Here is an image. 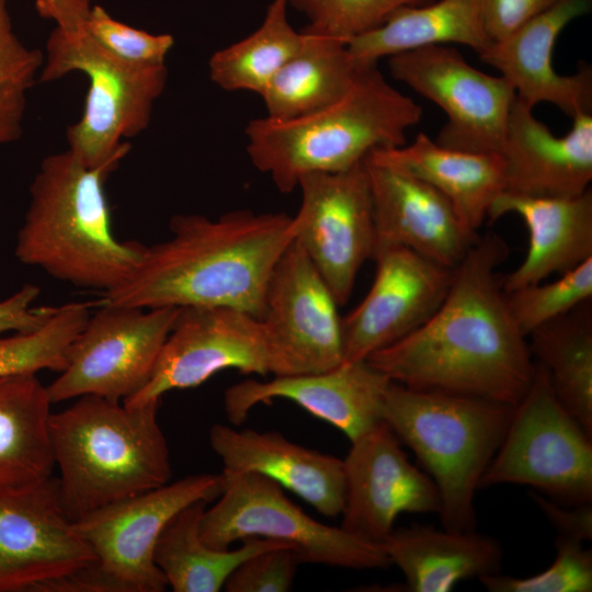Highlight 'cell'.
Listing matches in <instances>:
<instances>
[{
  "mask_svg": "<svg viewBox=\"0 0 592 592\" xmlns=\"http://www.w3.org/2000/svg\"><path fill=\"white\" fill-rule=\"evenodd\" d=\"M509 253L500 236L478 237L453 269L435 312L366 361L409 388L515 406L530 386L535 363L512 318L498 272Z\"/></svg>",
  "mask_w": 592,
  "mask_h": 592,
  "instance_id": "1",
  "label": "cell"
},
{
  "mask_svg": "<svg viewBox=\"0 0 592 592\" xmlns=\"http://www.w3.org/2000/svg\"><path fill=\"white\" fill-rule=\"evenodd\" d=\"M167 240L147 246L134 274L101 305L231 307L260 319L270 276L295 239L292 216L228 212L174 215Z\"/></svg>",
  "mask_w": 592,
  "mask_h": 592,
  "instance_id": "2",
  "label": "cell"
},
{
  "mask_svg": "<svg viewBox=\"0 0 592 592\" xmlns=\"http://www.w3.org/2000/svg\"><path fill=\"white\" fill-rule=\"evenodd\" d=\"M119 163L88 167L69 149L45 157L30 186L16 259L103 294L123 285L147 246L118 240L113 232L105 182Z\"/></svg>",
  "mask_w": 592,
  "mask_h": 592,
  "instance_id": "3",
  "label": "cell"
},
{
  "mask_svg": "<svg viewBox=\"0 0 592 592\" xmlns=\"http://www.w3.org/2000/svg\"><path fill=\"white\" fill-rule=\"evenodd\" d=\"M422 107L387 82L377 65L363 67L335 102L288 119H251L244 130L252 164L291 193L314 172H338L362 162L377 149L406 144Z\"/></svg>",
  "mask_w": 592,
  "mask_h": 592,
  "instance_id": "4",
  "label": "cell"
},
{
  "mask_svg": "<svg viewBox=\"0 0 592 592\" xmlns=\"http://www.w3.org/2000/svg\"><path fill=\"white\" fill-rule=\"evenodd\" d=\"M158 406L159 401L127 406L84 395L50 413L60 496L72 521L170 481V454Z\"/></svg>",
  "mask_w": 592,
  "mask_h": 592,
  "instance_id": "5",
  "label": "cell"
},
{
  "mask_svg": "<svg viewBox=\"0 0 592 592\" xmlns=\"http://www.w3.org/2000/svg\"><path fill=\"white\" fill-rule=\"evenodd\" d=\"M512 410L513 406L483 398L389 383L382 420L413 451L433 480L444 528L475 531L476 492Z\"/></svg>",
  "mask_w": 592,
  "mask_h": 592,
  "instance_id": "6",
  "label": "cell"
},
{
  "mask_svg": "<svg viewBox=\"0 0 592 592\" xmlns=\"http://www.w3.org/2000/svg\"><path fill=\"white\" fill-rule=\"evenodd\" d=\"M76 71L88 77L89 88L81 117L67 128L68 149L88 167L121 162L130 149L124 139L149 125L166 88L167 67L130 65L104 50L83 29L56 26L46 42L38 81Z\"/></svg>",
  "mask_w": 592,
  "mask_h": 592,
  "instance_id": "7",
  "label": "cell"
},
{
  "mask_svg": "<svg viewBox=\"0 0 592 592\" xmlns=\"http://www.w3.org/2000/svg\"><path fill=\"white\" fill-rule=\"evenodd\" d=\"M221 475L223 491L200 524L208 546L228 549L235 542L258 537L287 544L299 563L355 570L391 565L380 543L314 520L270 478L251 471Z\"/></svg>",
  "mask_w": 592,
  "mask_h": 592,
  "instance_id": "8",
  "label": "cell"
},
{
  "mask_svg": "<svg viewBox=\"0 0 592 592\" xmlns=\"http://www.w3.org/2000/svg\"><path fill=\"white\" fill-rule=\"evenodd\" d=\"M504 483L530 486L560 504L592 502V436L559 401L538 363L480 489Z\"/></svg>",
  "mask_w": 592,
  "mask_h": 592,
  "instance_id": "9",
  "label": "cell"
},
{
  "mask_svg": "<svg viewBox=\"0 0 592 592\" xmlns=\"http://www.w3.org/2000/svg\"><path fill=\"white\" fill-rule=\"evenodd\" d=\"M179 307L101 305L72 341L68 362L47 386L53 403L84 395L123 401L149 380Z\"/></svg>",
  "mask_w": 592,
  "mask_h": 592,
  "instance_id": "10",
  "label": "cell"
},
{
  "mask_svg": "<svg viewBox=\"0 0 592 592\" xmlns=\"http://www.w3.org/2000/svg\"><path fill=\"white\" fill-rule=\"evenodd\" d=\"M223 486L221 473L190 475L103 506L76 525L116 592H162L168 583L153 560L161 532L189 504L216 500Z\"/></svg>",
  "mask_w": 592,
  "mask_h": 592,
  "instance_id": "11",
  "label": "cell"
},
{
  "mask_svg": "<svg viewBox=\"0 0 592 592\" xmlns=\"http://www.w3.org/2000/svg\"><path fill=\"white\" fill-rule=\"evenodd\" d=\"M388 68L394 79L445 113L437 144L463 151L500 153L516 99L505 78L478 70L459 50L446 45L390 56Z\"/></svg>",
  "mask_w": 592,
  "mask_h": 592,
  "instance_id": "12",
  "label": "cell"
},
{
  "mask_svg": "<svg viewBox=\"0 0 592 592\" xmlns=\"http://www.w3.org/2000/svg\"><path fill=\"white\" fill-rule=\"evenodd\" d=\"M338 306L328 284L294 239L273 269L260 317L269 374L319 373L342 364Z\"/></svg>",
  "mask_w": 592,
  "mask_h": 592,
  "instance_id": "13",
  "label": "cell"
},
{
  "mask_svg": "<svg viewBox=\"0 0 592 592\" xmlns=\"http://www.w3.org/2000/svg\"><path fill=\"white\" fill-rule=\"evenodd\" d=\"M300 207L295 240L331 289L339 306L351 296L364 262L374 259L376 228L365 160L338 172H314L297 184Z\"/></svg>",
  "mask_w": 592,
  "mask_h": 592,
  "instance_id": "14",
  "label": "cell"
},
{
  "mask_svg": "<svg viewBox=\"0 0 592 592\" xmlns=\"http://www.w3.org/2000/svg\"><path fill=\"white\" fill-rule=\"evenodd\" d=\"M228 368L269 374L260 319L231 307H181L149 380L123 403L160 401L170 390L197 387Z\"/></svg>",
  "mask_w": 592,
  "mask_h": 592,
  "instance_id": "15",
  "label": "cell"
},
{
  "mask_svg": "<svg viewBox=\"0 0 592 592\" xmlns=\"http://www.w3.org/2000/svg\"><path fill=\"white\" fill-rule=\"evenodd\" d=\"M95 561L53 476L0 490V592H38Z\"/></svg>",
  "mask_w": 592,
  "mask_h": 592,
  "instance_id": "16",
  "label": "cell"
},
{
  "mask_svg": "<svg viewBox=\"0 0 592 592\" xmlns=\"http://www.w3.org/2000/svg\"><path fill=\"white\" fill-rule=\"evenodd\" d=\"M373 260L371 289L341 318L342 363L365 361L418 329L439 308L451 284L453 269L403 247L380 249Z\"/></svg>",
  "mask_w": 592,
  "mask_h": 592,
  "instance_id": "17",
  "label": "cell"
},
{
  "mask_svg": "<svg viewBox=\"0 0 592 592\" xmlns=\"http://www.w3.org/2000/svg\"><path fill=\"white\" fill-rule=\"evenodd\" d=\"M350 442L343 459L342 528L380 543L400 513L439 512L440 496L433 480L410 463L385 421Z\"/></svg>",
  "mask_w": 592,
  "mask_h": 592,
  "instance_id": "18",
  "label": "cell"
},
{
  "mask_svg": "<svg viewBox=\"0 0 592 592\" xmlns=\"http://www.w3.org/2000/svg\"><path fill=\"white\" fill-rule=\"evenodd\" d=\"M391 380L366 360L270 380L246 379L224 395L228 420L240 425L252 408L274 399L289 400L343 432L350 441L382 421L385 391Z\"/></svg>",
  "mask_w": 592,
  "mask_h": 592,
  "instance_id": "19",
  "label": "cell"
},
{
  "mask_svg": "<svg viewBox=\"0 0 592 592\" xmlns=\"http://www.w3.org/2000/svg\"><path fill=\"white\" fill-rule=\"evenodd\" d=\"M365 163L374 205L375 254L403 247L454 269L479 236L465 227L451 202L401 169L369 156Z\"/></svg>",
  "mask_w": 592,
  "mask_h": 592,
  "instance_id": "20",
  "label": "cell"
},
{
  "mask_svg": "<svg viewBox=\"0 0 592 592\" xmlns=\"http://www.w3.org/2000/svg\"><path fill=\"white\" fill-rule=\"evenodd\" d=\"M591 0H560L500 41L480 59L505 78L516 96L534 107L547 102L571 118L591 113L592 71L585 66L573 75H560L553 65L556 41L574 19L587 14Z\"/></svg>",
  "mask_w": 592,
  "mask_h": 592,
  "instance_id": "21",
  "label": "cell"
},
{
  "mask_svg": "<svg viewBox=\"0 0 592 592\" xmlns=\"http://www.w3.org/2000/svg\"><path fill=\"white\" fill-rule=\"evenodd\" d=\"M533 109L517 96L512 105L500 151L503 192L527 197L582 194L592 180L591 113L573 117L571 129L557 137Z\"/></svg>",
  "mask_w": 592,
  "mask_h": 592,
  "instance_id": "22",
  "label": "cell"
},
{
  "mask_svg": "<svg viewBox=\"0 0 592 592\" xmlns=\"http://www.w3.org/2000/svg\"><path fill=\"white\" fill-rule=\"evenodd\" d=\"M208 437L223 470L263 475L320 514L341 515L345 493L343 459L295 444L277 432L237 430L217 423Z\"/></svg>",
  "mask_w": 592,
  "mask_h": 592,
  "instance_id": "23",
  "label": "cell"
},
{
  "mask_svg": "<svg viewBox=\"0 0 592 592\" xmlns=\"http://www.w3.org/2000/svg\"><path fill=\"white\" fill-rule=\"evenodd\" d=\"M520 216L530 234L522 263L503 276L505 293L566 273L592 258V192L571 197H527L502 192L487 218Z\"/></svg>",
  "mask_w": 592,
  "mask_h": 592,
  "instance_id": "24",
  "label": "cell"
},
{
  "mask_svg": "<svg viewBox=\"0 0 592 592\" xmlns=\"http://www.w3.org/2000/svg\"><path fill=\"white\" fill-rule=\"evenodd\" d=\"M368 156L433 186L451 202L474 235H478L493 201L504 189L500 153L447 148L422 132L410 145L377 149Z\"/></svg>",
  "mask_w": 592,
  "mask_h": 592,
  "instance_id": "25",
  "label": "cell"
},
{
  "mask_svg": "<svg viewBox=\"0 0 592 592\" xmlns=\"http://www.w3.org/2000/svg\"><path fill=\"white\" fill-rule=\"evenodd\" d=\"M380 545L412 592H448L463 580L497 573L503 558L490 536L431 525L394 528Z\"/></svg>",
  "mask_w": 592,
  "mask_h": 592,
  "instance_id": "26",
  "label": "cell"
},
{
  "mask_svg": "<svg viewBox=\"0 0 592 592\" xmlns=\"http://www.w3.org/2000/svg\"><path fill=\"white\" fill-rule=\"evenodd\" d=\"M451 43L466 45L479 55L492 44L481 0H435L402 7L380 26L350 39L348 48L357 65L365 67L384 57Z\"/></svg>",
  "mask_w": 592,
  "mask_h": 592,
  "instance_id": "27",
  "label": "cell"
},
{
  "mask_svg": "<svg viewBox=\"0 0 592 592\" xmlns=\"http://www.w3.org/2000/svg\"><path fill=\"white\" fill-rule=\"evenodd\" d=\"M50 400L36 374L0 378V490L18 489L52 476Z\"/></svg>",
  "mask_w": 592,
  "mask_h": 592,
  "instance_id": "28",
  "label": "cell"
},
{
  "mask_svg": "<svg viewBox=\"0 0 592 592\" xmlns=\"http://www.w3.org/2000/svg\"><path fill=\"white\" fill-rule=\"evenodd\" d=\"M303 32L305 39L299 50L260 95L271 118L297 117L335 102L363 68L351 56L348 43L306 29Z\"/></svg>",
  "mask_w": 592,
  "mask_h": 592,
  "instance_id": "29",
  "label": "cell"
},
{
  "mask_svg": "<svg viewBox=\"0 0 592 592\" xmlns=\"http://www.w3.org/2000/svg\"><path fill=\"white\" fill-rule=\"evenodd\" d=\"M207 503L201 500L182 509L169 521L157 540L155 563L174 592H218L235 568L250 556L288 546L258 537L244 539L236 549L208 546L200 534Z\"/></svg>",
  "mask_w": 592,
  "mask_h": 592,
  "instance_id": "30",
  "label": "cell"
},
{
  "mask_svg": "<svg viewBox=\"0 0 592 592\" xmlns=\"http://www.w3.org/2000/svg\"><path fill=\"white\" fill-rule=\"evenodd\" d=\"M532 356L545 367L562 406L592 436V309L590 300L533 330Z\"/></svg>",
  "mask_w": 592,
  "mask_h": 592,
  "instance_id": "31",
  "label": "cell"
},
{
  "mask_svg": "<svg viewBox=\"0 0 592 592\" xmlns=\"http://www.w3.org/2000/svg\"><path fill=\"white\" fill-rule=\"evenodd\" d=\"M287 4L288 0H273L259 29L210 56L208 71L215 84L226 91L262 94L305 39L304 32L289 24Z\"/></svg>",
  "mask_w": 592,
  "mask_h": 592,
  "instance_id": "32",
  "label": "cell"
},
{
  "mask_svg": "<svg viewBox=\"0 0 592 592\" xmlns=\"http://www.w3.org/2000/svg\"><path fill=\"white\" fill-rule=\"evenodd\" d=\"M89 316L88 303H69L56 307L39 328L0 338V378L64 371L70 345Z\"/></svg>",
  "mask_w": 592,
  "mask_h": 592,
  "instance_id": "33",
  "label": "cell"
},
{
  "mask_svg": "<svg viewBox=\"0 0 592 592\" xmlns=\"http://www.w3.org/2000/svg\"><path fill=\"white\" fill-rule=\"evenodd\" d=\"M9 0H0V148L22 136L27 93L39 77L43 52L15 34Z\"/></svg>",
  "mask_w": 592,
  "mask_h": 592,
  "instance_id": "34",
  "label": "cell"
},
{
  "mask_svg": "<svg viewBox=\"0 0 592 592\" xmlns=\"http://www.w3.org/2000/svg\"><path fill=\"white\" fill-rule=\"evenodd\" d=\"M592 297V258L560 274L550 283H537L506 293L512 318L521 333L527 335Z\"/></svg>",
  "mask_w": 592,
  "mask_h": 592,
  "instance_id": "35",
  "label": "cell"
},
{
  "mask_svg": "<svg viewBox=\"0 0 592 592\" xmlns=\"http://www.w3.org/2000/svg\"><path fill=\"white\" fill-rule=\"evenodd\" d=\"M435 0H288L309 20L306 30L348 43L380 26L402 7H417Z\"/></svg>",
  "mask_w": 592,
  "mask_h": 592,
  "instance_id": "36",
  "label": "cell"
},
{
  "mask_svg": "<svg viewBox=\"0 0 592 592\" xmlns=\"http://www.w3.org/2000/svg\"><path fill=\"white\" fill-rule=\"evenodd\" d=\"M557 555L544 571L515 578L490 573L479 581L490 592H590L592 591V553L583 543L558 537Z\"/></svg>",
  "mask_w": 592,
  "mask_h": 592,
  "instance_id": "37",
  "label": "cell"
},
{
  "mask_svg": "<svg viewBox=\"0 0 592 592\" xmlns=\"http://www.w3.org/2000/svg\"><path fill=\"white\" fill-rule=\"evenodd\" d=\"M104 50L135 66L166 65L174 45L170 34H150L112 18L101 5H92L82 26Z\"/></svg>",
  "mask_w": 592,
  "mask_h": 592,
  "instance_id": "38",
  "label": "cell"
},
{
  "mask_svg": "<svg viewBox=\"0 0 592 592\" xmlns=\"http://www.w3.org/2000/svg\"><path fill=\"white\" fill-rule=\"evenodd\" d=\"M299 561L289 546L267 549L240 562L227 578V592H287Z\"/></svg>",
  "mask_w": 592,
  "mask_h": 592,
  "instance_id": "39",
  "label": "cell"
},
{
  "mask_svg": "<svg viewBox=\"0 0 592 592\" xmlns=\"http://www.w3.org/2000/svg\"><path fill=\"white\" fill-rule=\"evenodd\" d=\"M560 0H481L485 26L491 42L500 41Z\"/></svg>",
  "mask_w": 592,
  "mask_h": 592,
  "instance_id": "40",
  "label": "cell"
},
{
  "mask_svg": "<svg viewBox=\"0 0 592 592\" xmlns=\"http://www.w3.org/2000/svg\"><path fill=\"white\" fill-rule=\"evenodd\" d=\"M39 293L38 286L25 284L0 300V334L8 331L15 333L35 330L53 315L56 307H33Z\"/></svg>",
  "mask_w": 592,
  "mask_h": 592,
  "instance_id": "41",
  "label": "cell"
},
{
  "mask_svg": "<svg viewBox=\"0 0 592 592\" xmlns=\"http://www.w3.org/2000/svg\"><path fill=\"white\" fill-rule=\"evenodd\" d=\"M532 500L555 527L558 537L578 542L592 538V506L591 503L571 505V509L534 491Z\"/></svg>",
  "mask_w": 592,
  "mask_h": 592,
  "instance_id": "42",
  "label": "cell"
},
{
  "mask_svg": "<svg viewBox=\"0 0 592 592\" xmlns=\"http://www.w3.org/2000/svg\"><path fill=\"white\" fill-rule=\"evenodd\" d=\"M35 5L41 16L70 32L82 29L92 8L91 0H36Z\"/></svg>",
  "mask_w": 592,
  "mask_h": 592,
  "instance_id": "43",
  "label": "cell"
}]
</instances>
